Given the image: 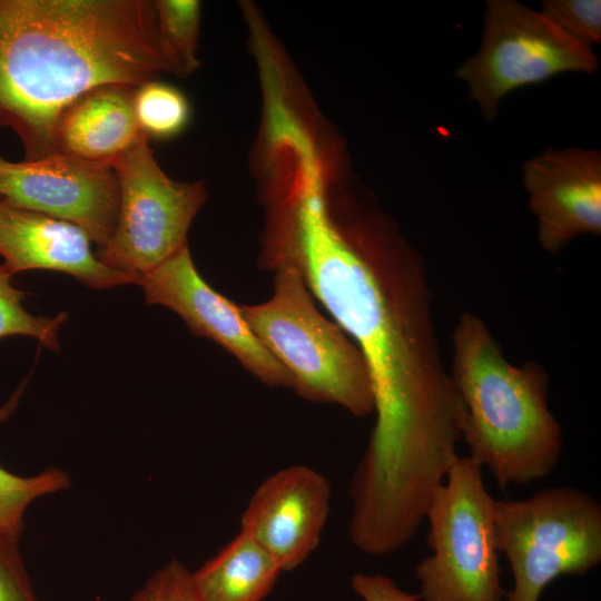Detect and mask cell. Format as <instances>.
Returning a JSON list of instances; mask_svg holds the SVG:
<instances>
[{
  "label": "cell",
  "instance_id": "cell-1",
  "mask_svg": "<svg viewBox=\"0 0 601 601\" xmlns=\"http://www.w3.org/2000/svg\"><path fill=\"white\" fill-rule=\"evenodd\" d=\"M263 257L299 270L367 364L376 418L352 493L382 511L425 509L459 457L462 407L422 256L375 210L338 220L321 161L305 159L273 205Z\"/></svg>",
  "mask_w": 601,
  "mask_h": 601
},
{
  "label": "cell",
  "instance_id": "cell-2",
  "mask_svg": "<svg viewBox=\"0 0 601 601\" xmlns=\"http://www.w3.org/2000/svg\"><path fill=\"white\" fill-rule=\"evenodd\" d=\"M173 72L154 1L0 0V127L23 160L56 154L63 111L104 86H139Z\"/></svg>",
  "mask_w": 601,
  "mask_h": 601
},
{
  "label": "cell",
  "instance_id": "cell-3",
  "mask_svg": "<svg viewBox=\"0 0 601 601\" xmlns=\"http://www.w3.org/2000/svg\"><path fill=\"white\" fill-rule=\"evenodd\" d=\"M462 407L461 440L501 490L549 475L562 428L548 404L549 376L538 362H509L484 321L460 315L449 371Z\"/></svg>",
  "mask_w": 601,
  "mask_h": 601
},
{
  "label": "cell",
  "instance_id": "cell-4",
  "mask_svg": "<svg viewBox=\"0 0 601 601\" xmlns=\"http://www.w3.org/2000/svg\"><path fill=\"white\" fill-rule=\"evenodd\" d=\"M274 269L272 298L240 306L250 329L287 371L298 396L338 404L357 417L374 413L371 375L356 344L319 313L296 267Z\"/></svg>",
  "mask_w": 601,
  "mask_h": 601
},
{
  "label": "cell",
  "instance_id": "cell-5",
  "mask_svg": "<svg viewBox=\"0 0 601 601\" xmlns=\"http://www.w3.org/2000/svg\"><path fill=\"white\" fill-rule=\"evenodd\" d=\"M482 465L459 456L435 492L425 519L433 553L415 573L422 601H502L495 536L496 500L487 491Z\"/></svg>",
  "mask_w": 601,
  "mask_h": 601
},
{
  "label": "cell",
  "instance_id": "cell-6",
  "mask_svg": "<svg viewBox=\"0 0 601 601\" xmlns=\"http://www.w3.org/2000/svg\"><path fill=\"white\" fill-rule=\"evenodd\" d=\"M495 536L513 575L506 600L539 601L556 578L583 575L601 562V504L572 486L496 500Z\"/></svg>",
  "mask_w": 601,
  "mask_h": 601
},
{
  "label": "cell",
  "instance_id": "cell-7",
  "mask_svg": "<svg viewBox=\"0 0 601 601\" xmlns=\"http://www.w3.org/2000/svg\"><path fill=\"white\" fill-rule=\"evenodd\" d=\"M110 164L119 181V211L109 242L96 256L138 282L187 245L188 229L207 193L200 180L170 178L142 132Z\"/></svg>",
  "mask_w": 601,
  "mask_h": 601
},
{
  "label": "cell",
  "instance_id": "cell-8",
  "mask_svg": "<svg viewBox=\"0 0 601 601\" xmlns=\"http://www.w3.org/2000/svg\"><path fill=\"white\" fill-rule=\"evenodd\" d=\"M598 67L591 48L565 36L540 11L515 0H487L481 47L455 77L467 83L469 98L490 122L512 91L563 72L593 73Z\"/></svg>",
  "mask_w": 601,
  "mask_h": 601
},
{
  "label": "cell",
  "instance_id": "cell-9",
  "mask_svg": "<svg viewBox=\"0 0 601 601\" xmlns=\"http://www.w3.org/2000/svg\"><path fill=\"white\" fill-rule=\"evenodd\" d=\"M0 197L79 227L100 250L117 224L120 188L109 161L56 152L18 162L0 157Z\"/></svg>",
  "mask_w": 601,
  "mask_h": 601
},
{
  "label": "cell",
  "instance_id": "cell-10",
  "mask_svg": "<svg viewBox=\"0 0 601 601\" xmlns=\"http://www.w3.org/2000/svg\"><path fill=\"white\" fill-rule=\"evenodd\" d=\"M137 284L142 287L148 304L174 311L194 335L225 348L263 383L292 388L289 374L250 329L240 307L199 275L187 245L139 277Z\"/></svg>",
  "mask_w": 601,
  "mask_h": 601
},
{
  "label": "cell",
  "instance_id": "cell-11",
  "mask_svg": "<svg viewBox=\"0 0 601 601\" xmlns=\"http://www.w3.org/2000/svg\"><path fill=\"white\" fill-rule=\"evenodd\" d=\"M540 246L556 254L583 235H601V152L548 148L523 165Z\"/></svg>",
  "mask_w": 601,
  "mask_h": 601
},
{
  "label": "cell",
  "instance_id": "cell-12",
  "mask_svg": "<svg viewBox=\"0 0 601 601\" xmlns=\"http://www.w3.org/2000/svg\"><path fill=\"white\" fill-rule=\"evenodd\" d=\"M331 486L319 472L290 465L257 487L242 516L247 532L282 571L302 564L319 543L328 516Z\"/></svg>",
  "mask_w": 601,
  "mask_h": 601
},
{
  "label": "cell",
  "instance_id": "cell-13",
  "mask_svg": "<svg viewBox=\"0 0 601 601\" xmlns=\"http://www.w3.org/2000/svg\"><path fill=\"white\" fill-rule=\"evenodd\" d=\"M79 227L12 205L0 198V267L10 276L29 269L69 274L83 285L104 289L136 284L129 275L105 266Z\"/></svg>",
  "mask_w": 601,
  "mask_h": 601
},
{
  "label": "cell",
  "instance_id": "cell-14",
  "mask_svg": "<svg viewBox=\"0 0 601 601\" xmlns=\"http://www.w3.org/2000/svg\"><path fill=\"white\" fill-rule=\"evenodd\" d=\"M136 88L104 86L69 106L56 128L58 152L111 161L140 136L132 97Z\"/></svg>",
  "mask_w": 601,
  "mask_h": 601
},
{
  "label": "cell",
  "instance_id": "cell-15",
  "mask_svg": "<svg viewBox=\"0 0 601 601\" xmlns=\"http://www.w3.org/2000/svg\"><path fill=\"white\" fill-rule=\"evenodd\" d=\"M280 572L270 553L240 530L191 577L203 601H263Z\"/></svg>",
  "mask_w": 601,
  "mask_h": 601
},
{
  "label": "cell",
  "instance_id": "cell-16",
  "mask_svg": "<svg viewBox=\"0 0 601 601\" xmlns=\"http://www.w3.org/2000/svg\"><path fill=\"white\" fill-rule=\"evenodd\" d=\"M23 387L24 383L0 407V422L7 420L16 410ZM68 486L67 473L56 467L24 477L0 466V531L18 542L28 505L39 496L66 490Z\"/></svg>",
  "mask_w": 601,
  "mask_h": 601
},
{
  "label": "cell",
  "instance_id": "cell-17",
  "mask_svg": "<svg viewBox=\"0 0 601 601\" xmlns=\"http://www.w3.org/2000/svg\"><path fill=\"white\" fill-rule=\"evenodd\" d=\"M154 8L159 43L173 73H191L199 65L196 50L200 3L196 0H157Z\"/></svg>",
  "mask_w": 601,
  "mask_h": 601
},
{
  "label": "cell",
  "instance_id": "cell-18",
  "mask_svg": "<svg viewBox=\"0 0 601 601\" xmlns=\"http://www.w3.org/2000/svg\"><path fill=\"white\" fill-rule=\"evenodd\" d=\"M134 111L137 124L148 138L167 139L180 134L190 118L185 95L176 87L150 80L134 91Z\"/></svg>",
  "mask_w": 601,
  "mask_h": 601
},
{
  "label": "cell",
  "instance_id": "cell-19",
  "mask_svg": "<svg viewBox=\"0 0 601 601\" xmlns=\"http://www.w3.org/2000/svg\"><path fill=\"white\" fill-rule=\"evenodd\" d=\"M26 295L12 285L11 276L0 267V338L30 336L48 349L59 351L58 332L67 314L61 312L55 317L32 315L22 306Z\"/></svg>",
  "mask_w": 601,
  "mask_h": 601
},
{
  "label": "cell",
  "instance_id": "cell-20",
  "mask_svg": "<svg viewBox=\"0 0 601 601\" xmlns=\"http://www.w3.org/2000/svg\"><path fill=\"white\" fill-rule=\"evenodd\" d=\"M540 12L575 42L591 48L601 42L600 0H544Z\"/></svg>",
  "mask_w": 601,
  "mask_h": 601
},
{
  "label": "cell",
  "instance_id": "cell-21",
  "mask_svg": "<svg viewBox=\"0 0 601 601\" xmlns=\"http://www.w3.org/2000/svg\"><path fill=\"white\" fill-rule=\"evenodd\" d=\"M129 601H203L191 572L173 560L158 570Z\"/></svg>",
  "mask_w": 601,
  "mask_h": 601
},
{
  "label": "cell",
  "instance_id": "cell-22",
  "mask_svg": "<svg viewBox=\"0 0 601 601\" xmlns=\"http://www.w3.org/2000/svg\"><path fill=\"white\" fill-rule=\"evenodd\" d=\"M17 543L0 531V601H38Z\"/></svg>",
  "mask_w": 601,
  "mask_h": 601
},
{
  "label": "cell",
  "instance_id": "cell-23",
  "mask_svg": "<svg viewBox=\"0 0 601 601\" xmlns=\"http://www.w3.org/2000/svg\"><path fill=\"white\" fill-rule=\"evenodd\" d=\"M352 587L364 601H420L418 594L401 590L391 578L382 574L356 573Z\"/></svg>",
  "mask_w": 601,
  "mask_h": 601
}]
</instances>
